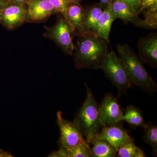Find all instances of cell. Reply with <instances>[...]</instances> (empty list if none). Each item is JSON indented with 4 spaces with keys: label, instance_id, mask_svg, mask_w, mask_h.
Masks as SVG:
<instances>
[{
    "label": "cell",
    "instance_id": "obj_1",
    "mask_svg": "<svg viewBox=\"0 0 157 157\" xmlns=\"http://www.w3.org/2000/svg\"><path fill=\"white\" fill-rule=\"evenodd\" d=\"M79 36L73 54L76 68L100 69L103 59L109 51L108 43L93 34L85 33Z\"/></svg>",
    "mask_w": 157,
    "mask_h": 157
},
{
    "label": "cell",
    "instance_id": "obj_2",
    "mask_svg": "<svg viewBox=\"0 0 157 157\" xmlns=\"http://www.w3.org/2000/svg\"><path fill=\"white\" fill-rule=\"evenodd\" d=\"M119 57L125 68L132 84L148 93L157 90L156 83L144 67L139 57L128 45L117 46Z\"/></svg>",
    "mask_w": 157,
    "mask_h": 157
},
{
    "label": "cell",
    "instance_id": "obj_3",
    "mask_svg": "<svg viewBox=\"0 0 157 157\" xmlns=\"http://www.w3.org/2000/svg\"><path fill=\"white\" fill-rule=\"evenodd\" d=\"M86 85V96L82 106L76 113L73 122L79 129L83 137L90 144L101 128L99 116L98 106L91 91Z\"/></svg>",
    "mask_w": 157,
    "mask_h": 157
},
{
    "label": "cell",
    "instance_id": "obj_4",
    "mask_svg": "<svg viewBox=\"0 0 157 157\" xmlns=\"http://www.w3.org/2000/svg\"><path fill=\"white\" fill-rule=\"evenodd\" d=\"M100 69L120 91L132 87V85L125 68L113 51H109L101 63Z\"/></svg>",
    "mask_w": 157,
    "mask_h": 157
},
{
    "label": "cell",
    "instance_id": "obj_5",
    "mask_svg": "<svg viewBox=\"0 0 157 157\" xmlns=\"http://www.w3.org/2000/svg\"><path fill=\"white\" fill-rule=\"evenodd\" d=\"M44 36L54 41L64 53L71 55L75 46L73 43L74 31L70 24L64 17L59 16L53 26L46 28Z\"/></svg>",
    "mask_w": 157,
    "mask_h": 157
},
{
    "label": "cell",
    "instance_id": "obj_6",
    "mask_svg": "<svg viewBox=\"0 0 157 157\" xmlns=\"http://www.w3.org/2000/svg\"><path fill=\"white\" fill-rule=\"evenodd\" d=\"M57 123L60 130L59 147L69 148L86 141L75 123L63 117L61 111L57 113Z\"/></svg>",
    "mask_w": 157,
    "mask_h": 157
},
{
    "label": "cell",
    "instance_id": "obj_7",
    "mask_svg": "<svg viewBox=\"0 0 157 157\" xmlns=\"http://www.w3.org/2000/svg\"><path fill=\"white\" fill-rule=\"evenodd\" d=\"M124 113L117 100L111 94L104 96L98 107V116L102 127L117 124L122 121Z\"/></svg>",
    "mask_w": 157,
    "mask_h": 157
},
{
    "label": "cell",
    "instance_id": "obj_8",
    "mask_svg": "<svg viewBox=\"0 0 157 157\" xmlns=\"http://www.w3.org/2000/svg\"><path fill=\"white\" fill-rule=\"evenodd\" d=\"M28 21L26 4L10 2L0 12V23L9 29L18 27Z\"/></svg>",
    "mask_w": 157,
    "mask_h": 157
},
{
    "label": "cell",
    "instance_id": "obj_9",
    "mask_svg": "<svg viewBox=\"0 0 157 157\" xmlns=\"http://www.w3.org/2000/svg\"><path fill=\"white\" fill-rule=\"evenodd\" d=\"M95 138L107 141L117 150L124 144L132 140L128 132L118 124L102 127Z\"/></svg>",
    "mask_w": 157,
    "mask_h": 157
},
{
    "label": "cell",
    "instance_id": "obj_10",
    "mask_svg": "<svg viewBox=\"0 0 157 157\" xmlns=\"http://www.w3.org/2000/svg\"><path fill=\"white\" fill-rule=\"evenodd\" d=\"M26 5L28 21H42L57 12L48 0H29Z\"/></svg>",
    "mask_w": 157,
    "mask_h": 157
},
{
    "label": "cell",
    "instance_id": "obj_11",
    "mask_svg": "<svg viewBox=\"0 0 157 157\" xmlns=\"http://www.w3.org/2000/svg\"><path fill=\"white\" fill-rule=\"evenodd\" d=\"M138 48L139 58L152 67L157 65V36L155 33L143 37L139 40Z\"/></svg>",
    "mask_w": 157,
    "mask_h": 157
},
{
    "label": "cell",
    "instance_id": "obj_12",
    "mask_svg": "<svg viewBox=\"0 0 157 157\" xmlns=\"http://www.w3.org/2000/svg\"><path fill=\"white\" fill-rule=\"evenodd\" d=\"M67 21L72 26L74 34L78 36L85 34L84 22L85 10L80 4L70 3L67 8Z\"/></svg>",
    "mask_w": 157,
    "mask_h": 157
},
{
    "label": "cell",
    "instance_id": "obj_13",
    "mask_svg": "<svg viewBox=\"0 0 157 157\" xmlns=\"http://www.w3.org/2000/svg\"><path fill=\"white\" fill-rule=\"evenodd\" d=\"M111 8L116 18L124 22H132L138 26L141 19L132 8L124 0H111Z\"/></svg>",
    "mask_w": 157,
    "mask_h": 157
},
{
    "label": "cell",
    "instance_id": "obj_14",
    "mask_svg": "<svg viewBox=\"0 0 157 157\" xmlns=\"http://www.w3.org/2000/svg\"><path fill=\"white\" fill-rule=\"evenodd\" d=\"M116 19L110 2L105 6L97 26V36L109 44V36L111 26Z\"/></svg>",
    "mask_w": 157,
    "mask_h": 157
},
{
    "label": "cell",
    "instance_id": "obj_15",
    "mask_svg": "<svg viewBox=\"0 0 157 157\" xmlns=\"http://www.w3.org/2000/svg\"><path fill=\"white\" fill-rule=\"evenodd\" d=\"M104 9L101 2L89 6L85 10L84 22L85 34L89 33L97 36V26Z\"/></svg>",
    "mask_w": 157,
    "mask_h": 157
},
{
    "label": "cell",
    "instance_id": "obj_16",
    "mask_svg": "<svg viewBox=\"0 0 157 157\" xmlns=\"http://www.w3.org/2000/svg\"><path fill=\"white\" fill-rule=\"evenodd\" d=\"M90 144L92 157H114L117 155V150L105 140L94 138Z\"/></svg>",
    "mask_w": 157,
    "mask_h": 157
},
{
    "label": "cell",
    "instance_id": "obj_17",
    "mask_svg": "<svg viewBox=\"0 0 157 157\" xmlns=\"http://www.w3.org/2000/svg\"><path fill=\"white\" fill-rule=\"evenodd\" d=\"M121 120L127 122L133 126L143 128L146 124L141 111L133 105H130L127 107L124 114V113L122 117Z\"/></svg>",
    "mask_w": 157,
    "mask_h": 157
},
{
    "label": "cell",
    "instance_id": "obj_18",
    "mask_svg": "<svg viewBox=\"0 0 157 157\" xmlns=\"http://www.w3.org/2000/svg\"><path fill=\"white\" fill-rule=\"evenodd\" d=\"M144 18L141 19L138 27L148 29L157 28V6H152L144 10Z\"/></svg>",
    "mask_w": 157,
    "mask_h": 157
},
{
    "label": "cell",
    "instance_id": "obj_19",
    "mask_svg": "<svg viewBox=\"0 0 157 157\" xmlns=\"http://www.w3.org/2000/svg\"><path fill=\"white\" fill-rule=\"evenodd\" d=\"M118 157H144V153L142 150L137 147L133 140L127 142L117 149Z\"/></svg>",
    "mask_w": 157,
    "mask_h": 157
},
{
    "label": "cell",
    "instance_id": "obj_20",
    "mask_svg": "<svg viewBox=\"0 0 157 157\" xmlns=\"http://www.w3.org/2000/svg\"><path fill=\"white\" fill-rule=\"evenodd\" d=\"M144 130V140L145 143L152 147L153 154H157V126L152 124H146L143 127Z\"/></svg>",
    "mask_w": 157,
    "mask_h": 157
},
{
    "label": "cell",
    "instance_id": "obj_21",
    "mask_svg": "<svg viewBox=\"0 0 157 157\" xmlns=\"http://www.w3.org/2000/svg\"><path fill=\"white\" fill-rule=\"evenodd\" d=\"M66 149L67 157H92L90 143L87 141Z\"/></svg>",
    "mask_w": 157,
    "mask_h": 157
},
{
    "label": "cell",
    "instance_id": "obj_22",
    "mask_svg": "<svg viewBox=\"0 0 157 157\" xmlns=\"http://www.w3.org/2000/svg\"><path fill=\"white\" fill-rule=\"evenodd\" d=\"M53 5L54 7L56 10L57 12L61 14L62 16L67 20V8L69 2L67 0H48Z\"/></svg>",
    "mask_w": 157,
    "mask_h": 157
},
{
    "label": "cell",
    "instance_id": "obj_23",
    "mask_svg": "<svg viewBox=\"0 0 157 157\" xmlns=\"http://www.w3.org/2000/svg\"><path fill=\"white\" fill-rule=\"evenodd\" d=\"M157 6V0H141L139 13L142 12L144 10L152 6Z\"/></svg>",
    "mask_w": 157,
    "mask_h": 157
},
{
    "label": "cell",
    "instance_id": "obj_24",
    "mask_svg": "<svg viewBox=\"0 0 157 157\" xmlns=\"http://www.w3.org/2000/svg\"><path fill=\"white\" fill-rule=\"evenodd\" d=\"M139 15V9L141 0H124Z\"/></svg>",
    "mask_w": 157,
    "mask_h": 157
},
{
    "label": "cell",
    "instance_id": "obj_25",
    "mask_svg": "<svg viewBox=\"0 0 157 157\" xmlns=\"http://www.w3.org/2000/svg\"><path fill=\"white\" fill-rule=\"evenodd\" d=\"M48 157H67L66 149L59 147L58 151L52 152Z\"/></svg>",
    "mask_w": 157,
    "mask_h": 157
},
{
    "label": "cell",
    "instance_id": "obj_26",
    "mask_svg": "<svg viewBox=\"0 0 157 157\" xmlns=\"http://www.w3.org/2000/svg\"><path fill=\"white\" fill-rule=\"evenodd\" d=\"M0 157H12L13 156L9 152L5 151L2 149H0Z\"/></svg>",
    "mask_w": 157,
    "mask_h": 157
},
{
    "label": "cell",
    "instance_id": "obj_27",
    "mask_svg": "<svg viewBox=\"0 0 157 157\" xmlns=\"http://www.w3.org/2000/svg\"><path fill=\"white\" fill-rule=\"evenodd\" d=\"M29 1V0H9L10 2L22 4H27Z\"/></svg>",
    "mask_w": 157,
    "mask_h": 157
},
{
    "label": "cell",
    "instance_id": "obj_28",
    "mask_svg": "<svg viewBox=\"0 0 157 157\" xmlns=\"http://www.w3.org/2000/svg\"><path fill=\"white\" fill-rule=\"evenodd\" d=\"M9 2V0H0V12Z\"/></svg>",
    "mask_w": 157,
    "mask_h": 157
},
{
    "label": "cell",
    "instance_id": "obj_29",
    "mask_svg": "<svg viewBox=\"0 0 157 157\" xmlns=\"http://www.w3.org/2000/svg\"><path fill=\"white\" fill-rule=\"evenodd\" d=\"M111 0H101V3L104 6H107L111 2Z\"/></svg>",
    "mask_w": 157,
    "mask_h": 157
},
{
    "label": "cell",
    "instance_id": "obj_30",
    "mask_svg": "<svg viewBox=\"0 0 157 157\" xmlns=\"http://www.w3.org/2000/svg\"><path fill=\"white\" fill-rule=\"evenodd\" d=\"M67 1L70 3H78V4H80L82 0H67Z\"/></svg>",
    "mask_w": 157,
    "mask_h": 157
}]
</instances>
